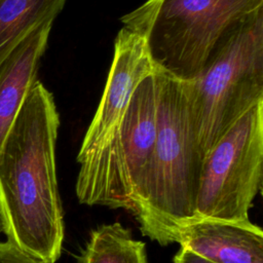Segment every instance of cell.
<instances>
[{"label": "cell", "instance_id": "cell-1", "mask_svg": "<svg viewBox=\"0 0 263 263\" xmlns=\"http://www.w3.org/2000/svg\"><path fill=\"white\" fill-rule=\"evenodd\" d=\"M59 125L53 97L36 80L0 150L3 233L47 263L60 258L65 236L55 165Z\"/></svg>", "mask_w": 263, "mask_h": 263}, {"label": "cell", "instance_id": "cell-2", "mask_svg": "<svg viewBox=\"0 0 263 263\" xmlns=\"http://www.w3.org/2000/svg\"><path fill=\"white\" fill-rule=\"evenodd\" d=\"M156 76L157 138L129 212L143 235L164 247L176 242L180 227L195 218L204 156L194 129L186 81L158 70Z\"/></svg>", "mask_w": 263, "mask_h": 263}, {"label": "cell", "instance_id": "cell-3", "mask_svg": "<svg viewBox=\"0 0 263 263\" xmlns=\"http://www.w3.org/2000/svg\"><path fill=\"white\" fill-rule=\"evenodd\" d=\"M263 0H148L122 17L140 32L156 70L196 78L222 38Z\"/></svg>", "mask_w": 263, "mask_h": 263}, {"label": "cell", "instance_id": "cell-4", "mask_svg": "<svg viewBox=\"0 0 263 263\" xmlns=\"http://www.w3.org/2000/svg\"><path fill=\"white\" fill-rule=\"evenodd\" d=\"M186 83L205 158L241 115L263 102V6L232 28L199 75Z\"/></svg>", "mask_w": 263, "mask_h": 263}, {"label": "cell", "instance_id": "cell-5", "mask_svg": "<svg viewBox=\"0 0 263 263\" xmlns=\"http://www.w3.org/2000/svg\"><path fill=\"white\" fill-rule=\"evenodd\" d=\"M263 179V102L241 115L203 160L195 218L248 221ZM194 218V219H195Z\"/></svg>", "mask_w": 263, "mask_h": 263}, {"label": "cell", "instance_id": "cell-6", "mask_svg": "<svg viewBox=\"0 0 263 263\" xmlns=\"http://www.w3.org/2000/svg\"><path fill=\"white\" fill-rule=\"evenodd\" d=\"M156 71L143 35L123 25L114 43V54L102 99L81 143L82 156L112 138L137 85Z\"/></svg>", "mask_w": 263, "mask_h": 263}, {"label": "cell", "instance_id": "cell-7", "mask_svg": "<svg viewBox=\"0 0 263 263\" xmlns=\"http://www.w3.org/2000/svg\"><path fill=\"white\" fill-rule=\"evenodd\" d=\"M176 242L213 263H263V230L250 220L195 218L180 227Z\"/></svg>", "mask_w": 263, "mask_h": 263}, {"label": "cell", "instance_id": "cell-8", "mask_svg": "<svg viewBox=\"0 0 263 263\" xmlns=\"http://www.w3.org/2000/svg\"><path fill=\"white\" fill-rule=\"evenodd\" d=\"M157 130L158 80L155 71L137 85L118 126L119 145L135 194L146 176Z\"/></svg>", "mask_w": 263, "mask_h": 263}, {"label": "cell", "instance_id": "cell-9", "mask_svg": "<svg viewBox=\"0 0 263 263\" xmlns=\"http://www.w3.org/2000/svg\"><path fill=\"white\" fill-rule=\"evenodd\" d=\"M52 23L48 21L34 29L0 67V150L37 80Z\"/></svg>", "mask_w": 263, "mask_h": 263}, {"label": "cell", "instance_id": "cell-10", "mask_svg": "<svg viewBox=\"0 0 263 263\" xmlns=\"http://www.w3.org/2000/svg\"><path fill=\"white\" fill-rule=\"evenodd\" d=\"M66 0H0V67L38 26L52 21Z\"/></svg>", "mask_w": 263, "mask_h": 263}, {"label": "cell", "instance_id": "cell-11", "mask_svg": "<svg viewBox=\"0 0 263 263\" xmlns=\"http://www.w3.org/2000/svg\"><path fill=\"white\" fill-rule=\"evenodd\" d=\"M76 263H148L146 245L120 223L92 229Z\"/></svg>", "mask_w": 263, "mask_h": 263}, {"label": "cell", "instance_id": "cell-12", "mask_svg": "<svg viewBox=\"0 0 263 263\" xmlns=\"http://www.w3.org/2000/svg\"><path fill=\"white\" fill-rule=\"evenodd\" d=\"M0 263H47L26 252L10 240L0 241Z\"/></svg>", "mask_w": 263, "mask_h": 263}, {"label": "cell", "instance_id": "cell-13", "mask_svg": "<svg viewBox=\"0 0 263 263\" xmlns=\"http://www.w3.org/2000/svg\"><path fill=\"white\" fill-rule=\"evenodd\" d=\"M173 263H213V262L208 261L188 250L180 248V250L177 252V254L174 257Z\"/></svg>", "mask_w": 263, "mask_h": 263}, {"label": "cell", "instance_id": "cell-14", "mask_svg": "<svg viewBox=\"0 0 263 263\" xmlns=\"http://www.w3.org/2000/svg\"><path fill=\"white\" fill-rule=\"evenodd\" d=\"M4 227H3V222H2V218H1V213H0V235L3 233Z\"/></svg>", "mask_w": 263, "mask_h": 263}]
</instances>
